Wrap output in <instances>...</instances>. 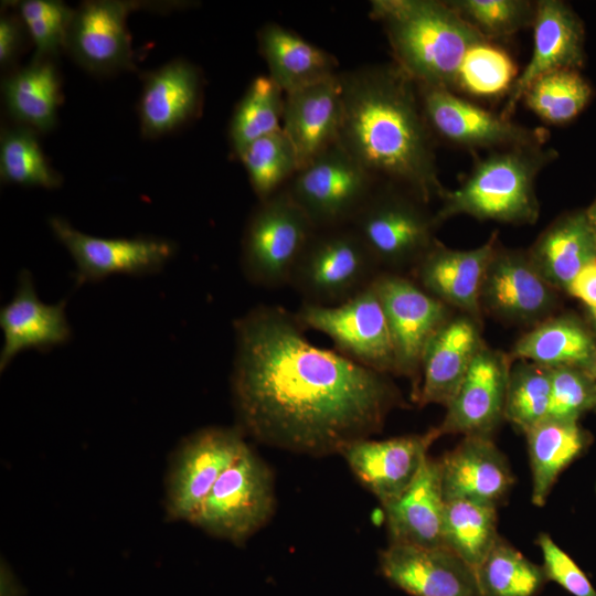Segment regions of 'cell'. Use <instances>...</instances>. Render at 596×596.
I'll use <instances>...</instances> for the list:
<instances>
[{"label": "cell", "instance_id": "cell-1", "mask_svg": "<svg viewBox=\"0 0 596 596\" xmlns=\"http://www.w3.org/2000/svg\"><path fill=\"white\" fill-rule=\"evenodd\" d=\"M231 374L238 428L315 457L380 432L402 396L387 374L312 344L295 313L258 305L234 321Z\"/></svg>", "mask_w": 596, "mask_h": 596}, {"label": "cell", "instance_id": "cell-2", "mask_svg": "<svg viewBox=\"0 0 596 596\" xmlns=\"http://www.w3.org/2000/svg\"><path fill=\"white\" fill-rule=\"evenodd\" d=\"M339 77L343 114L338 143L374 177L386 178L425 204L440 199L446 189L415 82L395 63Z\"/></svg>", "mask_w": 596, "mask_h": 596}, {"label": "cell", "instance_id": "cell-3", "mask_svg": "<svg viewBox=\"0 0 596 596\" xmlns=\"http://www.w3.org/2000/svg\"><path fill=\"white\" fill-rule=\"evenodd\" d=\"M370 17L385 31L395 64L416 85L454 91L462 61L485 39L438 0H373Z\"/></svg>", "mask_w": 596, "mask_h": 596}, {"label": "cell", "instance_id": "cell-4", "mask_svg": "<svg viewBox=\"0 0 596 596\" xmlns=\"http://www.w3.org/2000/svg\"><path fill=\"white\" fill-rule=\"evenodd\" d=\"M557 152L543 146L493 151L479 160L455 190H445L434 214L438 226L456 215L481 221L533 224L540 215L535 179Z\"/></svg>", "mask_w": 596, "mask_h": 596}, {"label": "cell", "instance_id": "cell-5", "mask_svg": "<svg viewBox=\"0 0 596 596\" xmlns=\"http://www.w3.org/2000/svg\"><path fill=\"white\" fill-rule=\"evenodd\" d=\"M409 191L389 183L375 188L351 226L381 270L413 267L433 246L434 214Z\"/></svg>", "mask_w": 596, "mask_h": 596}, {"label": "cell", "instance_id": "cell-6", "mask_svg": "<svg viewBox=\"0 0 596 596\" xmlns=\"http://www.w3.org/2000/svg\"><path fill=\"white\" fill-rule=\"evenodd\" d=\"M381 272L351 225L315 231L289 286L302 302L333 306L351 298Z\"/></svg>", "mask_w": 596, "mask_h": 596}, {"label": "cell", "instance_id": "cell-7", "mask_svg": "<svg viewBox=\"0 0 596 596\" xmlns=\"http://www.w3.org/2000/svg\"><path fill=\"white\" fill-rule=\"evenodd\" d=\"M315 231L286 189L259 201L242 238L241 265L246 279L264 288L289 285Z\"/></svg>", "mask_w": 596, "mask_h": 596}, {"label": "cell", "instance_id": "cell-8", "mask_svg": "<svg viewBox=\"0 0 596 596\" xmlns=\"http://www.w3.org/2000/svg\"><path fill=\"white\" fill-rule=\"evenodd\" d=\"M274 508L270 469L248 446L217 479L190 523L242 544L268 522Z\"/></svg>", "mask_w": 596, "mask_h": 596}, {"label": "cell", "instance_id": "cell-9", "mask_svg": "<svg viewBox=\"0 0 596 596\" xmlns=\"http://www.w3.org/2000/svg\"><path fill=\"white\" fill-rule=\"evenodd\" d=\"M375 179L336 142L299 169L286 190L318 231L350 225Z\"/></svg>", "mask_w": 596, "mask_h": 596}, {"label": "cell", "instance_id": "cell-10", "mask_svg": "<svg viewBox=\"0 0 596 596\" xmlns=\"http://www.w3.org/2000/svg\"><path fill=\"white\" fill-rule=\"evenodd\" d=\"M295 315L305 329L329 337L336 351L347 358L377 372L396 374L391 331L372 283L338 305L302 302Z\"/></svg>", "mask_w": 596, "mask_h": 596}, {"label": "cell", "instance_id": "cell-11", "mask_svg": "<svg viewBox=\"0 0 596 596\" xmlns=\"http://www.w3.org/2000/svg\"><path fill=\"white\" fill-rule=\"evenodd\" d=\"M243 435L238 427L211 426L180 443L166 477L169 520L191 522L217 479L248 447Z\"/></svg>", "mask_w": 596, "mask_h": 596}, {"label": "cell", "instance_id": "cell-12", "mask_svg": "<svg viewBox=\"0 0 596 596\" xmlns=\"http://www.w3.org/2000/svg\"><path fill=\"white\" fill-rule=\"evenodd\" d=\"M386 315L396 374L409 377L416 398L424 349L449 319L448 306L400 273L381 270L372 281Z\"/></svg>", "mask_w": 596, "mask_h": 596}, {"label": "cell", "instance_id": "cell-13", "mask_svg": "<svg viewBox=\"0 0 596 596\" xmlns=\"http://www.w3.org/2000/svg\"><path fill=\"white\" fill-rule=\"evenodd\" d=\"M426 121L433 135L466 148L543 146L545 129L528 128L488 111L453 91L416 85Z\"/></svg>", "mask_w": 596, "mask_h": 596}, {"label": "cell", "instance_id": "cell-14", "mask_svg": "<svg viewBox=\"0 0 596 596\" xmlns=\"http://www.w3.org/2000/svg\"><path fill=\"white\" fill-rule=\"evenodd\" d=\"M55 237L71 254L77 286L110 275H146L160 270L174 255L175 245L158 237H97L78 231L66 220H49Z\"/></svg>", "mask_w": 596, "mask_h": 596}, {"label": "cell", "instance_id": "cell-15", "mask_svg": "<svg viewBox=\"0 0 596 596\" xmlns=\"http://www.w3.org/2000/svg\"><path fill=\"white\" fill-rule=\"evenodd\" d=\"M136 2L85 1L74 10L65 50L83 68L113 74L135 66L127 18Z\"/></svg>", "mask_w": 596, "mask_h": 596}, {"label": "cell", "instance_id": "cell-16", "mask_svg": "<svg viewBox=\"0 0 596 596\" xmlns=\"http://www.w3.org/2000/svg\"><path fill=\"white\" fill-rule=\"evenodd\" d=\"M379 566L409 596H481L476 571L444 546L391 543L380 553Z\"/></svg>", "mask_w": 596, "mask_h": 596}, {"label": "cell", "instance_id": "cell-17", "mask_svg": "<svg viewBox=\"0 0 596 596\" xmlns=\"http://www.w3.org/2000/svg\"><path fill=\"white\" fill-rule=\"evenodd\" d=\"M531 60L508 92L501 116L510 119L525 91L541 75L556 70H579L586 60L585 28L570 4L540 0L533 23Z\"/></svg>", "mask_w": 596, "mask_h": 596}, {"label": "cell", "instance_id": "cell-18", "mask_svg": "<svg viewBox=\"0 0 596 596\" xmlns=\"http://www.w3.org/2000/svg\"><path fill=\"white\" fill-rule=\"evenodd\" d=\"M510 368L508 358L483 344L446 406L443 422L435 427L439 437L446 434L490 436L504 418Z\"/></svg>", "mask_w": 596, "mask_h": 596}, {"label": "cell", "instance_id": "cell-19", "mask_svg": "<svg viewBox=\"0 0 596 596\" xmlns=\"http://www.w3.org/2000/svg\"><path fill=\"white\" fill-rule=\"evenodd\" d=\"M438 437L434 427L422 435L364 438L348 445L341 455L358 480L385 507L412 483Z\"/></svg>", "mask_w": 596, "mask_h": 596}, {"label": "cell", "instance_id": "cell-20", "mask_svg": "<svg viewBox=\"0 0 596 596\" xmlns=\"http://www.w3.org/2000/svg\"><path fill=\"white\" fill-rule=\"evenodd\" d=\"M554 301L553 287L528 253L497 247L485 276L481 306L503 320L539 323L546 319Z\"/></svg>", "mask_w": 596, "mask_h": 596}, {"label": "cell", "instance_id": "cell-21", "mask_svg": "<svg viewBox=\"0 0 596 596\" xmlns=\"http://www.w3.org/2000/svg\"><path fill=\"white\" fill-rule=\"evenodd\" d=\"M497 247L496 234L481 246L465 251L448 248L436 240L414 266L417 284L477 320L485 276Z\"/></svg>", "mask_w": 596, "mask_h": 596}, {"label": "cell", "instance_id": "cell-22", "mask_svg": "<svg viewBox=\"0 0 596 596\" xmlns=\"http://www.w3.org/2000/svg\"><path fill=\"white\" fill-rule=\"evenodd\" d=\"M342 114L339 74L286 94L281 129L292 145L298 170L338 142Z\"/></svg>", "mask_w": 596, "mask_h": 596}, {"label": "cell", "instance_id": "cell-23", "mask_svg": "<svg viewBox=\"0 0 596 596\" xmlns=\"http://www.w3.org/2000/svg\"><path fill=\"white\" fill-rule=\"evenodd\" d=\"M65 307V300L54 305L42 302L36 295L32 274L28 269L21 270L12 299L0 310L4 339L0 351V371L3 372L12 359L24 350L45 351L66 343L71 338V327Z\"/></svg>", "mask_w": 596, "mask_h": 596}, {"label": "cell", "instance_id": "cell-24", "mask_svg": "<svg viewBox=\"0 0 596 596\" xmlns=\"http://www.w3.org/2000/svg\"><path fill=\"white\" fill-rule=\"evenodd\" d=\"M439 461L445 501L468 499L497 507L514 483L505 456L490 436H465Z\"/></svg>", "mask_w": 596, "mask_h": 596}, {"label": "cell", "instance_id": "cell-25", "mask_svg": "<svg viewBox=\"0 0 596 596\" xmlns=\"http://www.w3.org/2000/svg\"><path fill=\"white\" fill-rule=\"evenodd\" d=\"M483 344L475 318L449 317L424 349L417 403L447 406Z\"/></svg>", "mask_w": 596, "mask_h": 596}, {"label": "cell", "instance_id": "cell-26", "mask_svg": "<svg viewBox=\"0 0 596 596\" xmlns=\"http://www.w3.org/2000/svg\"><path fill=\"white\" fill-rule=\"evenodd\" d=\"M202 75L185 60H173L145 74L138 103L140 131L158 138L180 128L200 109Z\"/></svg>", "mask_w": 596, "mask_h": 596}, {"label": "cell", "instance_id": "cell-27", "mask_svg": "<svg viewBox=\"0 0 596 596\" xmlns=\"http://www.w3.org/2000/svg\"><path fill=\"white\" fill-rule=\"evenodd\" d=\"M383 509L391 543L443 546L445 498L440 461L427 457L412 483Z\"/></svg>", "mask_w": 596, "mask_h": 596}, {"label": "cell", "instance_id": "cell-28", "mask_svg": "<svg viewBox=\"0 0 596 596\" xmlns=\"http://www.w3.org/2000/svg\"><path fill=\"white\" fill-rule=\"evenodd\" d=\"M528 254L553 288L566 290L579 272L596 260V243L585 212L568 213L555 220Z\"/></svg>", "mask_w": 596, "mask_h": 596}, {"label": "cell", "instance_id": "cell-29", "mask_svg": "<svg viewBox=\"0 0 596 596\" xmlns=\"http://www.w3.org/2000/svg\"><path fill=\"white\" fill-rule=\"evenodd\" d=\"M257 39L268 76L285 94L337 74V61L330 53L280 24H264Z\"/></svg>", "mask_w": 596, "mask_h": 596}, {"label": "cell", "instance_id": "cell-30", "mask_svg": "<svg viewBox=\"0 0 596 596\" xmlns=\"http://www.w3.org/2000/svg\"><path fill=\"white\" fill-rule=\"evenodd\" d=\"M7 111L18 123L35 131L47 132L57 121L62 103L60 74L46 57H35L15 68L2 82Z\"/></svg>", "mask_w": 596, "mask_h": 596}, {"label": "cell", "instance_id": "cell-31", "mask_svg": "<svg viewBox=\"0 0 596 596\" xmlns=\"http://www.w3.org/2000/svg\"><path fill=\"white\" fill-rule=\"evenodd\" d=\"M532 472V503L545 504L560 473L587 447L588 437L576 421L546 417L526 433Z\"/></svg>", "mask_w": 596, "mask_h": 596}, {"label": "cell", "instance_id": "cell-32", "mask_svg": "<svg viewBox=\"0 0 596 596\" xmlns=\"http://www.w3.org/2000/svg\"><path fill=\"white\" fill-rule=\"evenodd\" d=\"M512 355L550 369L575 366L585 370L596 355V344L575 319L546 318L519 339Z\"/></svg>", "mask_w": 596, "mask_h": 596}, {"label": "cell", "instance_id": "cell-33", "mask_svg": "<svg viewBox=\"0 0 596 596\" xmlns=\"http://www.w3.org/2000/svg\"><path fill=\"white\" fill-rule=\"evenodd\" d=\"M497 507L468 500L445 501L443 546L475 571L497 543Z\"/></svg>", "mask_w": 596, "mask_h": 596}, {"label": "cell", "instance_id": "cell-34", "mask_svg": "<svg viewBox=\"0 0 596 596\" xmlns=\"http://www.w3.org/2000/svg\"><path fill=\"white\" fill-rule=\"evenodd\" d=\"M283 89L269 77H255L236 105L228 127L233 153L238 156L252 142L281 129Z\"/></svg>", "mask_w": 596, "mask_h": 596}, {"label": "cell", "instance_id": "cell-35", "mask_svg": "<svg viewBox=\"0 0 596 596\" xmlns=\"http://www.w3.org/2000/svg\"><path fill=\"white\" fill-rule=\"evenodd\" d=\"M481 596H538L547 582L542 566L501 536L476 570Z\"/></svg>", "mask_w": 596, "mask_h": 596}, {"label": "cell", "instance_id": "cell-36", "mask_svg": "<svg viewBox=\"0 0 596 596\" xmlns=\"http://www.w3.org/2000/svg\"><path fill=\"white\" fill-rule=\"evenodd\" d=\"M593 89L578 70H556L538 77L525 91V106L543 121L562 125L588 105Z\"/></svg>", "mask_w": 596, "mask_h": 596}, {"label": "cell", "instance_id": "cell-37", "mask_svg": "<svg viewBox=\"0 0 596 596\" xmlns=\"http://www.w3.org/2000/svg\"><path fill=\"white\" fill-rule=\"evenodd\" d=\"M0 175L8 183L45 189L58 188L63 181L44 156L36 131L23 125L1 131Z\"/></svg>", "mask_w": 596, "mask_h": 596}, {"label": "cell", "instance_id": "cell-38", "mask_svg": "<svg viewBox=\"0 0 596 596\" xmlns=\"http://www.w3.org/2000/svg\"><path fill=\"white\" fill-rule=\"evenodd\" d=\"M238 159L259 201L280 191L298 171L295 150L283 129L252 142Z\"/></svg>", "mask_w": 596, "mask_h": 596}, {"label": "cell", "instance_id": "cell-39", "mask_svg": "<svg viewBox=\"0 0 596 596\" xmlns=\"http://www.w3.org/2000/svg\"><path fill=\"white\" fill-rule=\"evenodd\" d=\"M552 369L522 360L510 368L504 419L524 434L547 417Z\"/></svg>", "mask_w": 596, "mask_h": 596}, {"label": "cell", "instance_id": "cell-40", "mask_svg": "<svg viewBox=\"0 0 596 596\" xmlns=\"http://www.w3.org/2000/svg\"><path fill=\"white\" fill-rule=\"evenodd\" d=\"M447 3L487 41L533 26L536 13V2L528 0H449Z\"/></svg>", "mask_w": 596, "mask_h": 596}, {"label": "cell", "instance_id": "cell-41", "mask_svg": "<svg viewBox=\"0 0 596 596\" xmlns=\"http://www.w3.org/2000/svg\"><path fill=\"white\" fill-rule=\"evenodd\" d=\"M511 56L491 41H481L466 54L460 66L456 88L475 96H494L509 92L517 78Z\"/></svg>", "mask_w": 596, "mask_h": 596}, {"label": "cell", "instance_id": "cell-42", "mask_svg": "<svg viewBox=\"0 0 596 596\" xmlns=\"http://www.w3.org/2000/svg\"><path fill=\"white\" fill-rule=\"evenodd\" d=\"M18 14L36 49V57L50 58L65 49L74 10L56 0H24Z\"/></svg>", "mask_w": 596, "mask_h": 596}, {"label": "cell", "instance_id": "cell-43", "mask_svg": "<svg viewBox=\"0 0 596 596\" xmlns=\"http://www.w3.org/2000/svg\"><path fill=\"white\" fill-rule=\"evenodd\" d=\"M596 406V384L586 370L560 366L551 372V394L547 417L577 421Z\"/></svg>", "mask_w": 596, "mask_h": 596}, {"label": "cell", "instance_id": "cell-44", "mask_svg": "<svg viewBox=\"0 0 596 596\" xmlns=\"http://www.w3.org/2000/svg\"><path fill=\"white\" fill-rule=\"evenodd\" d=\"M536 544L543 557V570L547 581H553L573 596H596V589L578 567L546 533H540Z\"/></svg>", "mask_w": 596, "mask_h": 596}, {"label": "cell", "instance_id": "cell-45", "mask_svg": "<svg viewBox=\"0 0 596 596\" xmlns=\"http://www.w3.org/2000/svg\"><path fill=\"white\" fill-rule=\"evenodd\" d=\"M25 26L19 14L4 13L0 19V65L10 66L18 57Z\"/></svg>", "mask_w": 596, "mask_h": 596}, {"label": "cell", "instance_id": "cell-46", "mask_svg": "<svg viewBox=\"0 0 596 596\" xmlns=\"http://www.w3.org/2000/svg\"><path fill=\"white\" fill-rule=\"evenodd\" d=\"M566 290L589 309L596 324V260L584 267Z\"/></svg>", "mask_w": 596, "mask_h": 596}, {"label": "cell", "instance_id": "cell-47", "mask_svg": "<svg viewBox=\"0 0 596 596\" xmlns=\"http://www.w3.org/2000/svg\"><path fill=\"white\" fill-rule=\"evenodd\" d=\"M1 596H22V587L8 563L1 562Z\"/></svg>", "mask_w": 596, "mask_h": 596}, {"label": "cell", "instance_id": "cell-48", "mask_svg": "<svg viewBox=\"0 0 596 596\" xmlns=\"http://www.w3.org/2000/svg\"><path fill=\"white\" fill-rule=\"evenodd\" d=\"M584 212L596 243V199L586 210H584Z\"/></svg>", "mask_w": 596, "mask_h": 596}, {"label": "cell", "instance_id": "cell-49", "mask_svg": "<svg viewBox=\"0 0 596 596\" xmlns=\"http://www.w3.org/2000/svg\"><path fill=\"white\" fill-rule=\"evenodd\" d=\"M585 370L588 372L589 375L596 379V355Z\"/></svg>", "mask_w": 596, "mask_h": 596}]
</instances>
